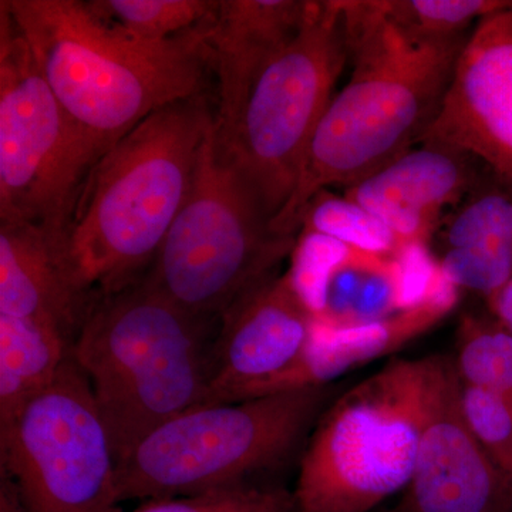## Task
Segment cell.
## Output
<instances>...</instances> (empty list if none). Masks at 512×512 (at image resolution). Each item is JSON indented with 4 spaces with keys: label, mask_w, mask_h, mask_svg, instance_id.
<instances>
[{
    "label": "cell",
    "mask_w": 512,
    "mask_h": 512,
    "mask_svg": "<svg viewBox=\"0 0 512 512\" xmlns=\"http://www.w3.org/2000/svg\"><path fill=\"white\" fill-rule=\"evenodd\" d=\"M348 30L349 83L320 119L295 191L269 225L295 237L320 191L349 188L420 143L439 113L467 37L414 42L387 19L382 0H340Z\"/></svg>",
    "instance_id": "6da1fadb"
},
{
    "label": "cell",
    "mask_w": 512,
    "mask_h": 512,
    "mask_svg": "<svg viewBox=\"0 0 512 512\" xmlns=\"http://www.w3.org/2000/svg\"><path fill=\"white\" fill-rule=\"evenodd\" d=\"M215 119L204 94L164 107L87 174L52 247L67 284L90 309L150 271L187 200Z\"/></svg>",
    "instance_id": "7a4b0ae2"
},
{
    "label": "cell",
    "mask_w": 512,
    "mask_h": 512,
    "mask_svg": "<svg viewBox=\"0 0 512 512\" xmlns=\"http://www.w3.org/2000/svg\"><path fill=\"white\" fill-rule=\"evenodd\" d=\"M56 99L104 154L156 111L202 96L201 28L163 43L127 36L80 0H2Z\"/></svg>",
    "instance_id": "3957f363"
},
{
    "label": "cell",
    "mask_w": 512,
    "mask_h": 512,
    "mask_svg": "<svg viewBox=\"0 0 512 512\" xmlns=\"http://www.w3.org/2000/svg\"><path fill=\"white\" fill-rule=\"evenodd\" d=\"M218 322L191 315L146 278L92 306L72 346L117 463L148 434L204 403Z\"/></svg>",
    "instance_id": "277c9868"
},
{
    "label": "cell",
    "mask_w": 512,
    "mask_h": 512,
    "mask_svg": "<svg viewBox=\"0 0 512 512\" xmlns=\"http://www.w3.org/2000/svg\"><path fill=\"white\" fill-rule=\"evenodd\" d=\"M338 386L192 407L161 424L117 467L121 503L254 484L303 453Z\"/></svg>",
    "instance_id": "5b68a950"
},
{
    "label": "cell",
    "mask_w": 512,
    "mask_h": 512,
    "mask_svg": "<svg viewBox=\"0 0 512 512\" xmlns=\"http://www.w3.org/2000/svg\"><path fill=\"white\" fill-rule=\"evenodd\" d=\"M430 392V356L396 359L342 394L299 458L295 512H370L412 480Z\"/></svg>",
    "instance_id": "8992f818"
},
{
    "label": "cell",
    "mask_w": 512,
    "mask_h": 512,
    "mask_svg": "<svg viewBox=\"0 0 512 512\" xmlns=\"http://www.w3.org/2000/svg\"><path fill=\"white\" fill-rule=\"evenodd\" d=\"M269 222L251 185L225 156L215 119L187 200L144 278L184 311L220 322L295 251V237L275 234Z\"/></svg>",
    "instance_id": "52a82bcc"
},
{
    "label": "cell",
    "mask_w": 512,
    "mask_h": 512,
    "mask_svg": "<svg viewBox=\"0 0 512 512\" xmlns=\"http://www.w3.org/2000/svg\"><path fill=\"white\" fill-rule=\"evenodd\" d=\"M346 63L342 3L311 0L298 35L262 70L231 133L218 137L269 220L295 191L306 150Z\"/></svg>",
    "instance_id": "ba28073f"
},
{
    "label": "cell",
    "mask_w": 512,
    "mask_h": 512,
    "mask_svg": "<svg viewBox=\"0 0 512 512\" xmlns=\"http://www.w3.org/2000/svg\"><path fill=\"white\" fill-rule=\"evenodd\" d=\"M101 156L0 5V222L32 225L53 244Z\"/></svg>",
    "instance_id": "9c48e42d"
},
{
    "label": "cell",
    "mask_w": 512,
    "mask_h": 512,
    "mask_svg": "<svg viewBox=\"0 0 512 512\" xmlns=\"http://www.w3.org/2000/svg\"><path fill=\"white\" fill-rule=\"evenodd\" d=\"M117 467L92 387L73 356L0 431V473L15 483L26 512H123Z\"/></svg>",
    "instance_id": "30bf717a"
},
{
    "label": "cell",
    "mask_w": 512,
    "mask_h": 512,
    "mask_svg": "<svg viewBox=\"0 0 512 512\" xmlns=\"http://www.w3.org/2000/svg\"><path fill=\"white\" fill-rule=\"evenodd\" d=\"M390 512H512V481L468 429L453 357L430 356V392L412 480Z\"/></svg>",
    "instance_id": "8fae6325"
},
{
    "label": "cell",
    "mask_w": 512,
    "mask_h": 512,
    "mask_svg": "<svg viewBox=\"0 0 512 512\" xmlns=\"http://www.w3.org/2000/svg\"><path fill=\"white\" fill-rule=\"evenodd\" d=\"M424 143L466 151L512 183V9L467 37Z\"/></svg>",
    "instance_id": "7c38bea8"
},
{
    "label": "cell",
    "mask_w": 512,
    "mask_h": 512,
    "mask_svg": "<svg viewBox=\"0 0 512 512\" xmlns=\"http://www.w3.org/2000/svg\"><path fill=\"white\" fill-rule=\"evenodd\" d=\"M313 325L315 316L291 272L256 286L218 322L210 390L202 404L231 402L241 390L281 373L301 355Z\"/></svg>",
    "instance_id": "4fadbf2b"
},
{
    "label": "cell",
    "mask_w": 512,
    "mask_h": 512,
    "mask_svg": "<svg viewBox=\"0 0 512 512\" xmlns=\"http://www.w3.org/2000/svg\"><path fill=\"white\" fill-rule=\"evenodd\" d=\"M476 157L443 144H421L352 187L345 197L382 220L404 244H429L446 214L480 180Z\"/></svg>",
    "instance_id": "5bb4252c"
},
{
    "label": "cell",
    "mask_w": 512,
    "mask_h": 512,
    "mask_svg": "<svg viewBox=\"0 0 512 512\" xmlns=\"http://www.w3.org/2000/svg\"><path fill=\"white\" fill-rule=\"evenodd\" d=\"M311 0H218L202 26L208 63L218 82L217 134L237 124L262 70L298 35Z\"/></svg>",
    "instance_id": "9a60e30c"
},
{
    "label": "cell",
    "mask_w": 512,
    "mask_h": 512,
    "mask_svg": "<svg viewBox=\"0 0 512 512\" xmlns=\"http://www.w3.org/2000/svg\"><path fill=\"white\" fill-rule=\"evenodd\" d=\"M458 298L436 299L365 325L335 328L315 320L311 338L295 362L271 379L241 390L231 402L333 384L357 367L419 339L456 308Z\"/></svg>",
    "instance_id": "2e32d148"
},
{
    "label": "cell",
    "mask_w": 512,
    "mask_h": 512,
    "mask_svg": "<svg viewBox=\"0 0 512 512\" xmlns=\"http://www.w3.org/2000/svg\"><path fill=\"white\" fill-rule=\"evenodd\" d=\"M433 239L448 281L490 298L512 279V183L485 167Z\"/></svg>",
    "instance_id": "e0dca14e"
},
{
    "label": "cell",
    "mask_w": 512,
    "mask_h": 512,
    "mask_svg": "<svg viewBox=\"0 0 512 512\" xmlns=\"http://www.w3.org/2000/svg\"><path fill=\"white\" fill-rule=\"evenodd\" d=\"M89 312L46 235L32 225L0 222V315L50 323L74 343Z\"/></svg>",
    "instance_id": "ac0fdd59"
},
{
    "label": "cell",
    "mask_w": 512,
    "mask_h": 512,
    "mask_svg": "<svg viewBox=\"0 0 512 512\" xmlns=\"http://www.w3.org/2000/svg\"><path fill=\"white\" fill-rule=\"evenodd\" d=\"M73 340L42 320L0 315V431L55 382Z\"/></svg>",
    "instance_id": "d6986e66"
},
{
    "label": "cell",
    "mask_w": 512,
    "mask_h": 512,
    "mask_svg": "<svg viewBox=\"0 0 512 512\" xmlns=\"http://www.w3.org/2000/svg\"><path fill=\"white\" fill-rule=\"evenodd\" d=\"M400 298V268L394 256L349 248L330 268L313 316L335 328L365 325L402 311Z\"/></svg>",
    "instance_id": "ffe728a7"
},
{
    "label": "cell",
    "mask_w": 512,
    "mask_h": 512,
    "mask_svg": "<svg viewBox=\"0 0 512 512\" xmlns=\"http://www.w3.org/2000/svg\"><path fill=\"white\" fill-rule=\"evenodd\" d=\"M453 362L461 383L512 404V336L497 320L464 313L458 320Z\"/></svg>",
    "instance_id": "44dd1931"
},
{
    "label": "cell",
    "mask_w": 512,
    "mask_h": 512,
    "mask_svg": "<svg viewBox=\"0 0 512 512\" xmlns=\"http://www.w3.org/2000/svg\"><path fill=\"white\" fill-rule=\"evenodd\" d=\"M90 8L133 39L163 43L201 28L218 0H93Z\"/></svg>",
    "instance_id": "7402d4cb"
},
{
    "label": "cell",
    "mask_w": 512,
    "mask_h": 512,
    "mask_svg": "<svg viewBox=\"0 0 512 512\" xmlns=\"http://www.w3.org/2000/svg\"><path fill=\"white\" fill-rule=\"evenodd\" d=\"M387 19L400 32L423 43L466 37L471 23L512 9V0H382Z\"/></svg>",
    "instance_id": "603a6c76"
},
{
    "label": "cell",
    "mask_w": 512,
    "mask_h": 512,
    "mask_svg": "<svg viewBox=\"0 0 512 512\" xmlns=\"http://www.w3.org/2000/svg\"><path fill=\"white\" fill-rule=\"evenodd\" d=\"M301 228L302 234L323 235L370 254L394 256L406 245L362 205L326 190L320 191L306 208Z\"/></svg>",
    "instance_id": "cb8c5ba5"
},
{
    "label": "cell",
    "mask_w": 512,
    "mask_h": 512,
    "mask_svg": "<svg viewBox=\"0 0 512 512\" xmlns=\"http://www.w3.org/2000/svg\"><path fill=\"white\" fill-rule=\"evenodd\" d=\"M134 512H295V501L286 488L247 484L192 497L144 501Z\"/></svg>",
    "instance_id": "d4e9b609"
},
{
    "label": "cell",
    "mask_w": 512,
    "mask_h": 512,
    "mask_svg": "<svg viewBox=\"0 0 512 512\" xmlns=\"http://www.w3.org/2000/svg\"><path fill=\"white\" fill-rule=\"evenodd\" d=\"M461 410L487 456L512 481V404L498 394L461 383Z\"/></svg>",
    "instance_id": "484cf974"
},
{
    "label": "cell",
    "mask_w": 512,
    "mask_h": 512,
    "mask_svg": "<svg viewBox=\"0 0 512 512\" xmlns=\"http://www.w3.org/2000/svg\"><path fill=\"white\" fill-rule=\"evenodd\" d=\"M493 318L512 336V279L487 298Z\"/></svg>",
    "instance_id": "4316f807"
},
{
    "label": "cell",
    "mask_w": 512,
    "mask_h": 512,
    "mask_svg": "<svg viewBox=\"0 0 512 512\" xmlns=\"http://www.w3.org/2000/svg\"><path fill=\"white\" fill-rule=\"evenodd\" d=\"M0 512H26L18 488L8 476H0Z\"/></svg>",
    "instance_id": "83f0119b"
}]
</instances>
